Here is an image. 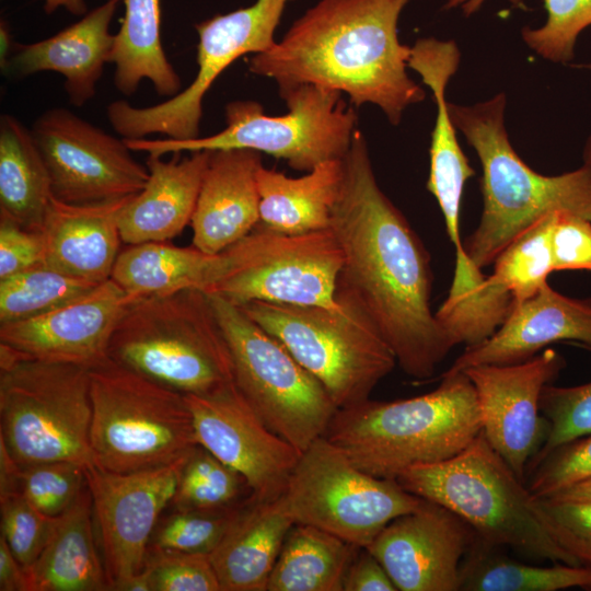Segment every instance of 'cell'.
Segmentation results:
<instances>
[{
    "label": "cell",
    "mask_w": 591,
    "mask_h": 591,
    "mask_svg": "<svg viewBox=\"0 0 591 591\" xmlns=\"http://www.w3.org/2000/svg\"><path fill=\"white\" fill-rule=\"evenodd\" d=\"M343 164L329 227L344 254L336 300L374 325L407 375L430 378L454 347L431 309L430 255L380 188L357 129Z\"/></svg>",
    "instance_id": "cell-1"
},
{
    "label": "cell",
    "mask_w": 591,
    "mask_h": 591,
    "mask_svg": "<svg viewBox=\"0 0 591 591\" xmlns=\"http://www.w3.org/2000/svg\"><path fill=\"white\" fill-rule=\"evenodd\" d=\"M410 0H320L248 70L276 81L278 91L301 84L347 94L360 107L376 105L396 126L405 109L425 100L407 73L412 46L397 22Z\"/></svg>",
    "instance_id": "cell-2"
},
{
    "label": "cell",
    "mask_w": 591,
    "mask_h": 591,
    "mask_svg": "<svg viewBox=\"0 0 591 591\" xmlns=\"http://www.w3.org/2000/svg\"><path fill=\"white\" fill-rule=\"evenodd\" d=\"M506 105L502 92L473 105L449 102L456 129L482 166L483 211L477 227L463 241L465 253L482 270L549 212L565 209L591 220V165L582 163L559 175L531 169L510 142Z\"/></svg>",
    "instance_id": "cell-3"
},
{
    "label": "cell",
    "mask_w": 591,
    "mask_h": 591,
    "mask_svg": "<svg viewBox=\"0 0 591 591\" xmlns=\"http://www.w3.org/2000/svg\"><path fill=\"white\" fill-rule=\"evenodd\" d=\"M482 431L476 392L464 372L441 374L437 389L338 408L324 437L360 470L397 479L410 467L453 457Z\"/></svg>",
    "instance_id": "cell-4"
},
{
    "label": "cell",
    "mask_w": 591,
    "mask_h": 591,
    "mask_svg": "<svg viewBox=\"0 0 591 591\" xmlns=\"http://www.w3.org/2000/svg\"><path fill=\"white\" fill-rule=\"evenodd\" d=\"M108 358L184 395L234 384L228 343L209 296L200 290L131 303L112 335Z\"/></svg>",
    "instance_id": "cell-5"
},
{
    "label": "cell",
    "mask_w": 591,
    "mask_h": 591,
    "mask_svg": "<svg viewBox=\"0 0 591 591\" xmlns=\"http://www.w3.org/2000/svg\"><path fill=\"white\" fill-rule=\"evenodd\" d=\"M396 480L407 491L455 513L493 545L580 566L548 533L533 508L526 484L495 451L483 430L453 457L410 467Z\"/></svg>",
    "instance_id": "cell-6"
},
{
    "label": "cell",
    "mask_w": 591,
    "mask_h": 591,
    "mask_svg": "<svg viewBox=\"0 0 591 591\" xmlns=\"http://www.w3.org/2000/svg\"><path fill=\"white\" fill-rule=\"evenodd\" d=\"M90 369L18 358L0 347V444L19 467L94 464Z\"/></svg>",
    "instance_id": "cell-7"
},
{
    "label": "cell",
    "mask_w": 591,
    "mask_h": 591,
    "mask_svg": "<svg viewBox=\"0 0 591 591\" xmlns=\"http://www.w3.org/2000/svg\"><path fill=\"white\" fill-rule=\"evenodd\" d=\"M279 94L288 107L281 116L264 114L258 102L239 100L225 105L227 127L218 134L186 140L125 141L132 152L159 157L200 150H254L283 159L290 167L305 173L345 157L356 131L357 114L341 93L301 84Z\"/></svg>",
    "instance_id": "cell-8"
},
{
    "label": "cell",
    "mask_w": 591,
    "mask_h": 591,
    "mask_svg": "<svg viewBox=\"0 0 591 591\" xmlns=\"http://www.w3.org/2000/svg\"><path fill=\"white\" fill-rule=\"evenodd\" d=\"M90 390L96 466L116 473L160 467L198 445L184 394L109 358L90 369Z\"/></svg>",
    "instance_id": "cell-9"
},
{
    "label": "cell",
    "mask_w": 591,
    "mask_h": 591,
    "mask_svg": "<svg viewBox=\"0 0 591 591\" xmlns=\"http://www.w3.org/2000/svg\"><path fill=\"white\" fill-rule=\"evenodd\" d=\"M241 308L323 384L338 408L370 398L397 364L374 325L346 303L328 308L253 301Z\"/></svg>",
    "instance_id": "cell-10"
},
{
    "label": "cell",
    "mask_w": 591,
    "mask_h": 591,
    "mask_svg": "<svg viewBox=\"0 0 591 591\" xmlns=\"http://www.w3.org/2000/svg\"><path fill=\"white\" fill-rule=\"evenodd\" d=\"M208 296L228 343L236 387L268 428L303 452L324 436L338 407L323 384L241 306Z\"/></svg>",
    "instance_id": "cell-11"
},
{
    "label": "cell",
    "mask_w": 591,
    "mask_h": 591,
    "mask_svg": "<svg viewBox=\"0 0 591 591\" xmlns=\"http://www.w3.org/2000/svg\"><path fill=\"white\" fill-rule=\"evenodd\" d=\"M281 499L294 523L315 526L361 548L422 502L396 479L360 470L324 436L301 453Z\"/></svg>",
    "instance_id": "cell-12"
},
{
    "label": "cell",
    "mask_w": 591,
    "mask_h": 591,
    "mask_svg": "<svg viewBox=\"0 0 591 591\" xmlns=\"http://www.w3.org/2000/svg\"><path fill=\"white\" fill-rule=\"evenodd\" d=\"M289 1L256 0L250 7L197 23L198 70L193 82L153 106L135 107L123 100L111 103L106 115L113 129L124 139L153 134L174 140L200 137L205 95L237 58L263 53L276 44L274 34Z\"/></svg>",
    "instance_id": "cell-13"
},
{
    "label": "cell",
    "mask_w": 591,
    "mask_h": 591,
    "mask_svg": "<svg viewBox=\"0 0 591 591\" xmlns=\"http://www.w3.org/2000/svg\"><path fill=\"white\" fill-rule=\"evenodd\" d=\"M227 251L229 273L208 294L239 306L253 301L339 306L336 288L344 254L331 228L283 234L256 227Z\"/></svg>",
    "instance_id": "cell-14"
},
{
    "label": "cell",
    "mask_w": 591,
    "mask_h": 591,
    "mask_svg": "<svg viewBox=\"0 0 591 591\" xmlns=\"http://www.w3.org/2000/svg\"><path fill=\"white\" fill-rule=\"evenodd\" d=\"M31 132L60 201L84 205L129 197L149 178L146 163L132 157L124 138L66 108L44 112Z\"/></svg>",
    "instance_id": "cell-15"
},
{
    "label": "cell",
    "mask_w": 591,
    "mask_h": 591,
    "mask_svg": "<svg viewBox=\"0 0 591 591\" xmlns=\"http://www.w3.org/2000/svg\"><path fill=\"white\" fill-rule=\"evenodd\" d=\"M189 454L169 465L132 473L111 472L95 464L85 467L109 590L117 591L144 569L159 518L173 500Z\"/></svg>",
    "instance_id": "cell-16"
},
{
    "label": "cell",
    "mask_w": 591,
    "mask_h": 591,
    "mask_svg": "<svg viewBox=\"0 0 591 591\" xmlns=\"http://www.w3.org/2000/svg\"><path fill=\"white\" fill-rule=\"evenodd\" d=\"M185 398L197 443L244 478L253 500L281 497L302 452L263 422L235 383Z\"/></svg>",
    "instance_id": "cell-17"
},
{
    "label": "cell",
    "mask_w": 591,
    "mask_h": 591,
    "mask_svg": "<svg viewBox=\"0 0 591 591\" xmlns=\"http://www.w3.org/2000/svg\"><path fill=\"white\" fill-rule=\"evenodd\" d=\"M565 364L557 351L546 348L521 362L462 371L474 385L486 439L524 483L528 465L547 433V422L540 416L542 391Z\"/></svg>",
    "instance_id": "cell-18"
},
{
    "label": "cell",
    "mask_w": 591,
    "mask_h": 591,
    "mask_svg": "<svg viewBox=\"0 0 591 591\" xmlns=\"http://www.w3.org/2000/svg\"><path fill=\"white\" fill-rule=\"evenodd\" d=\"M140 298L111 278L43 314L0 324V347L18 358L92 369L108 359L118 321Z\"/></svg>",
    "instance_id": "cell-19"
},
{
    "label": "cell",
    "mask_w": 591,
    "mask_h": 591,
    "mask_svg": "<svg viewBox=\"0 0 591 591\" xmlns=\"http://www.w3.org/2000/svg\"><path fill=\"white\" fill-rule=\"evenodd\" d=\"M474 530L445 507L422 499L391 521L364 548L399 591H457L460 566Z\"/></svg>",
    "instance_id": "cell-20"
},
{
    "label": "cell",
    "mask_w": 591,
    "mask_h": 591,
    "mask_svg": "<svg viewBox=\"0 0 591 591\" xmlns=\"http://www.w3.org/2000/svg\"><path fill=\"white\" fill-rule=\"evenodd\" d=\"M559 341H577L591 349V297H568L546 283L534 297L514 303L490 337L465 347L442 374L479 364L521 362Z\"/></svg>",
    "instance_id": "cell-21"
},
{
    "label": "cell",
    "mask_w": 591,
    "mask_h": 591,
    "mask_svg": "<svg viewBox=\"0 0 591 591\" xmlns=\"http://www.w3.org/2000/svg\"><path fill=\"white\" fill-rule=\"evenodd\" d=\"M259 152L211 151L192 217L193 245L217 254L250 234L259 222Z\"/></svg>",
    "instance_id": "cell-22"
},
{
    "label": "cell",
    "mask_w": 591,
    "mask_h": 591,
    "mask_svg": "<svg viewBox=\"0 0 591 591\" xmlns=\"http://www.w3.org/2000/svg\"><path fill=\"white\" fill-rule=\"evenodd\" d=\"M120 0H107L77 23L31 44H15L4 71L24 78L54 71L65 79L69 102L82 106L96 93L104 66L109 62L114 35L109 26Z\"/></svg>",
    "instance_id": "cell-23"
},
{
    "label": "cell",
    "mask_w": 591,
    "mask_h": 591,
    "mask_svg": "<svg viewBox=\"0 0 591 591\" xmlns=\"http://www.w3.org/2000/svg\"><path fill=\"white\" fill-rule=\"evenodd\" d=\"M461 61L457 44L434 37L419 38L412 46L408 68L417 72L430 89L436 104V119L429 149L430 169L427 189L436 198L445 225L460 223L464 187L475 175L456 136L447 86Z\"/></svg>",
    "instance_id": "cell-24"
},
{
    "label": "cell",
    "mask_w": 591,
    "mask_h": 591,
    "mask_svg": "<svg viewBox=\"0 0 591 591\" xmlns=\"http://www.w3.org/2000/svg\"><path fill=\"white\" fill-rule=\"evenodd\" d=\"M181 154L174 153L170 160L148 155L149 178L119 217L121 240L127 245L167 242L190 224L211 151Z\"/></svg>",
    "instance_id": "cell-25"
},
{
    "label": "cell",
    "mask_w": 591,
    "mask_h": 591,
    "mask_svg": "<svg viewBox=\"0 0 591 591\" xmlns=\"http://www.w3.org/2000/svg\"><path fill=\"white\" fill-rule=\"evenodd\" d=\"M130 197L84 205L53 197L40 231L44 262L96 283L111 279L121 251L119 217Z\"/></svg>",
    "instance_id": "cell-26"
},
{
    "label": "cell",
    "mask_w": 591,
    "mask_h": 591,
    "mask_svg": "<svg viewBox=\"0 0 591 591\" xmlns=\"http://www.w3.org/2000/svg\"><path fill=\"white\" fill-rule=\"evenodd\" d=\"M294 521L281 497H248L209 555L221 591H267V583Z\"/></svg>",
    "instance_id": "cell-27"
},
{
    "label": "cell",
    "mask_w": 591,
    "mask_h": 591,
    "mask_svg": "<svg viewBox=\"0 0 591 591\" xmlns=\"http://www.w3.org/2000/svg\"><path fill=\"white\" fill-rule=\"evenodd\" d=\"M229 269L227 250L209 254L194 245L179 247L167 242H149L121 250L111 278L141 298L185 289L208 293Z\"/></svg>",
    "instance_id": "cell-28"
},
{
    "label": "cell",
    "mask_w": 591,
    "mask_h": 591,
    "mask_svg": "<svg viewBox=\"0 0 591 591\" xmlns=\"http://www.w3.org/2000/svg\"><path fill=\"white\" fill-rule=\"evenodd\" d=\"M88 485L58 517L37 559L26 568L30 591H106L109 582L100 558Z\"/></svg>",
    "instance_id": "cell-29"
},
{
    "label": "cell",
    "mask_w": 591,
    "mask_h": 591,
    "mask_svg": "<svg viewBox=\"0 0 591 591\" xmlns=\"http://www.w3.org/2000/svg\"><path fill=\"white\" fill-rule=\"evenodd\" d=\"M343 176V159L323 162L300 177L262 165L257 227L283 234L329 229Z\"/></svg>",
    "instance_id": "cell-30"
},
{
    "label": "cell",
    "mask_w": 591,
    "mask_h": 591,
    "mask_svg": "<svg viewBox=\"0 0 591 591\" xmlns=\"http://www.w3.org/2000/svg\"><path fill=\"white\" fill-rule=\"evenodd\" d=\"M160 2L124 0V19L109 55L115 65L114 84L124 95L136 93L143 79L160 96L172 97L182 91V80L162 45Z\"/></svg>",
    "instance_id": "cell-31"
},
{
    "label": "cell",
    "mask_w": 591,
    "mask_h": 591,
    "mask_svg": "<svg viewBox=\"0 0 591 591\" xmlns=\"http://www.w3.org/2000/svg\"><path fill=\"white\" fill-rule=\"evenodd\" d=\"M53 195L51 181L31 129L18 118H0V213L42 231Z\"/></svg>",
    "instance_id": "cell-32"
},
{
    "label": "cell",
    "mask_w": 591,
    "mask_h": 591,
    "mask_svg": "<svg viewBox=\"0 0 591 591\" xmlns=\"http://www.w3.org/2000/svg\"><path fill=\"white\" fill-rule=\"evenodd\" d=\"M360 548L315 526L294 523L267 591H343L347 569Z\"/></svg>",
    "instance_id": "cell-33"
},
{
    "label": "cell",
    "mask_w": 591,
    "mask_h": 591,
    "mask_svg": "<svg viewBox=\"0 0 591 591\" xmlns=\"http://www.w3.org/2000/svg\"><path fill=\"white\" fill-rule=\"evenodd\" d=\"M591 589V570L555 563L549 567L512 559L475 534L460 566L463 591H558Z\"/></svg>",
    "instance_id": "cell-34"
},
{
    "label": "cell",
    "mask_w": 591,
    "mask_h": 591,
    "mask_svg": "<svg viewBox=\"0 0 591 591\" xmlns=\"http://www.w3.org/2000/svg\"><path fill=\"white\" fill-rule=\"evenodd\" d=\"M555 211L535 221L493 263V274L487 278L509 292L513 304L534 297L548 283L547 278L554 271L552 233Z\"/></svg>",
    "instance_id": "cell-35"
},
{
    "label": "cell",
    "mask_w": 591,
    "mask_h": 591,
    "mask_svg": "<svg viewBox=\"0 0 591 591\" xmlns=\"http://www.w3.org/2000/svg\"><path fill=\"white\" fill-rule=\"evenodd\" d=\"M97 285L40 263L0 279V324L43 314Z\"/></svg>",
    "instance_id": "cell-36"
},
{
    "label": "cell",
    "mask_w": 591,
    "mask_h": 591,
    "mask_svg": "<svg viewBox=\"0 0 591 591\" xmlns=\"http://www.w3.org/2000/svg\"><path fill=\"white\" fill-rule=\"evenodd\" d=\"M244 478L199 444L187 457L172 503L175 510H218L239 503Z\"/></svg>",
    "instance_id": "cell-37"
},
{
    "label": "cell",
    "mask_w": 591,
    "mask_h": 591,
    "mask_svg": "<svg viewBox=\"0 0 591 591\" xmlns=\"http://www.w3.org/2000/svg\"><path fill=\"white\" fill-rule=\"evenodd\" d=\"M540 413L547 422V433L528 465L526 477L555 448L591 433V382L575 386L545 385Z\"/></svg>",
    "instance_id": "cell-38"
},
{
    "label": "cell",
    "mask_w": 591,
    "mask_h": 591,
    "mask_svg": "<svg viewBox=\"0 0 591 591\" xmlns=\"http://www.w3.org/2000/svg\"><path fill=\"white\" fill-rule=\"evenodd\" d=\"M244 501L218 510H175L163 521H159L149 548L210 555Z\"/></svg>",
    "instance_id": "cell-39"
},
{
    "label": "cell",
    "mask_w": 591,
    "mask_h": 591,
    "mask_svg": "<svg viewBox=\"0 0 591 591\" xmlns=\"http://www.w3.org/2000/svg\"><path fill=\"white\" fill-rule=\"evenodd\" d=\"M545 23L521 31L525 45L541 58L568 65L582 31L591 25V0H544Z\"/></svg>",
    "instance_id": "cell-40"
},
{
    "label": "cell",
    "mask_w": 591,
    "mask_h": 591,
    "mask_svg": "<svg viewBox=\"0 0 591 591\" xmlns=\"http://www.w3.org/2000/svg\"><path fill=\"white\" fill-rule=\"evenodd\" d=\"M86 487L85 466L73 462H47L19 467V489L43 513L59 517Z\"/></svg>",
    "instance_id": "cell-41"
},
{
    "label": "cell",
    "mask_w": 591,
    "mask_h": 591,
    "mask_svg": "<svg viewBox=\"0 0 591 591\" xmlns=\"http://www.w3.org/2000/svg\"><path fill=\"white\" fill-rule=\"evenodd\" d=\"M1 536L26 569L47 544L58 517L34 507L20 490L0 493Z\"/></svg>",
    "instance_id": "cell-42"
},
{
    "label": "cell",
    "mask_w": 591,
    "mask_h": 591,
    "mask_svg": "<svg viewBox=\"0 0 591 591\" xmlns=\"http://www.w3.org/2000/svg\"><path fill=\"white\" fill-rule=\"evenodd\" d=\"M151 591H221L208 554L149 548Z\"/></svg>",
    "instance_id": "cell-43"
},
{
    "label": "cell",
    "mask_w": 591,
    "mask_h": 591,
    "mask_svg": "<svg viewBox=\"0 0 591 591\" xmlns=\"http://www.w3.org/2000/svg\"><path fill=\"white\" fill-rule=\"evenodd\" d=\"M533 508L556 543L591 570V502L533 496Z\"/></svg>",
    "instance_id": "cell-44"
},
{
    "label": "cell",
    "mask_w": 591,
    "mask_h": 591,
    "mask_svg": "<svg viewBox=\"0 0 591 591\" xmlns=\"http://www.w3.org/2000/svg\"><path fill=\"white\" fill-rule=\"evenodd\" d=\"M526 478L530 493L537 498L551 497L591 478V433L555 448Z\"/></svg>",
    "instance_id": "cell-45"
},
{
    "label": "cell",
    "mask_w": 591,
    "mask_h": 591,
    "mask_svg": "<svg viewBox=\"0 0 591 591\" xmlns=\"http://www.w3.org/2000/svg\"><path fill=\"white\" fill-rule=\"evenodd\" d=\"M552 251L554 271L591 273V220L569 210H556Z\"/></svg>",
    "instance_id": "cell-46"
},
{
    "label": "cell",
    "mask_w": 591,
    "mask_h": 591,
    "mask_svg": "<svg viewBox=\"0 0 591 591\" xmlns=\"http://www.w3.org/2000/svg\"><path fill=\"white\" fill-rule=\"evenodd\" d=\"M40 231L22 228L0 213V279L45 263Z\"/></svg>",
    "instance_id": "cell-47"
},
{
    "label": "cell",
    "mask_w": 591,
    "mask_h": 591,
    "mask_svg": "<svg viewBox=\"0 0 591 591\" xmlns=\"http://www.w3.org/2000/svg\"><path fill=\"white\" fill-rule=\"evenodd\" d=\"M343 591H398L383 565L367 548H360L350 563Z\"/></svg>",
    "instance_id": "cell-48"
},
{
    "label": "cell",
    "mask_w": 591,
    "mask_h": 591,
    "mask_svg": "<svg viewBox=\"0 0 591 591\" xmlns=\"http://www.w3.org/2000/svg\"><path fill=\"white\" fill-rule=\"evenodd\" d=\"M0 591H30L25 568L0 535Z\"/></svg>",
    "instance_id": "cell-49"
},
{
    "label": "cell",
    "mask_w": 591,
    "mask_h": 591,
    "mask_svg": "<svg viewBox=\"0 0 591 591\" xmlns=\"http://www.w3.org/2000/svg\"><path fill=\"white\" fill-rule=\"evenodd\" d=\"M545 498L591 502V478L582 480L551 497Z\"/></svg>",
    "instance_id": "cell-50"
},
{
    "label": "cell",
    "mask_w": 591,
    "mask_h": 591,
    "mask_svg": "<svg viewBox=\"0 0 591 591\" xmlns=\"http://www.w3.org/2000/svg\"><path fill=\"white\" fill-rule=\"evenodd\" d=\"M485 0H448L443 7L444 10L460 8L464 15L470 16L476 13ZM512 7L526 9L524 0H509Z\"/></svg>",
    "instance_id": "cell-51"
},
{
    "label": "cell",
    "mask_w": 591,
    "mask_h": 591,
    "mask_svg": "<svg viewBox=\"0 0 591 591\" xmlns=\"http://www.w3.org/2000/svg\"><path fill=\"white\" fill-rule=\"evenodd\" d=\"M44 9L47 14H51L59 8L66 9L74 15L86 14L88 8L85 0H44Z\"/></svg>",
    "instance_id": "cell-52"
},
{
    "label": "cell",
    "mask_w": 591,
    "mask_h": 591,
    "mask_svg": "<svg viewBox=\"0 0 591 591\" xmlns=\"http://www.w3.org/2000/svg\"><path fill=\"white\" fill-rule=\"evenodd\" d=\"M0 34H1L0 60H1V68L4 69L14 45L9 34V31L5 27V25L3 26V23L1 24Z\"/></svg>",
    "instance_id": "cell-53"
},
{
    "label": "cell",
    "mask_w": 591,
    "mask_h": 591,
    "mask_svg": "<svg viewBox=\"0 0 591 591\" xmlns=\"http://www.w3.org/2000/svg\"><path fill=\"white\" fill-rule=\"evenodd\" d=\"M582 163L591 165V134L586 139L582 150Z\"/></svg>",
    "instance_id": "cell-54"
},
{
    "label": "cell",
    "mask_w": 591,
    "mask_h": 591,
    "mask_svg": "<svg viewBox=\"0 0 591 591\" xmlns=\"http://www.w3.org/2000/svg\"><path fill=\"white\" fill-rule=\"evenodd\" d=\"M573 67L578 68V69L591 70V62L590 63H583V65H576Z\"/></svg>",
    "instance_id": "cell-55"
}]
</instances>
